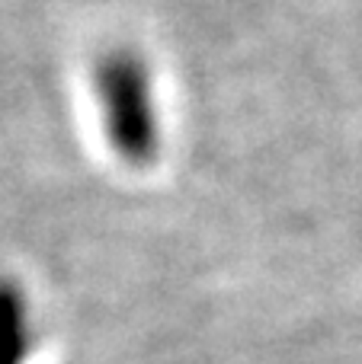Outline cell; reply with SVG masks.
Instances as JSON below:
<instances>
[{
  "mask_svg": "<svg viewBox=\"0 0 362 364\" xmlns=\"http://www.w3.org/2000/svg\"><path fill=\"white\" fill-rule=\"evenodd\" d=\"M32 348L26 297L16 282L0 278V364H23Z\"/></svg>",
  "mask_w": 362,
  "mask_h": 364,
  "instance_id": "2",
  "label": "cell"
},
{
  "mask_svg": "<svg viewBox=\"0 0 362 364\" xmlns=\"http://www.w3.org/2000/svg\"><path fill=\"white\" fill-rule=\"evenodd\" d=\"M100 93L109 106V138L128 160H148L154 154V115L148 106V80L135 58L113 55L100 68Z\"/></svg>",
  "mask_w": 362,
  "mask_h": 364,
  "instance_id": "1",
  "label": "cell"
}]
</instances>
